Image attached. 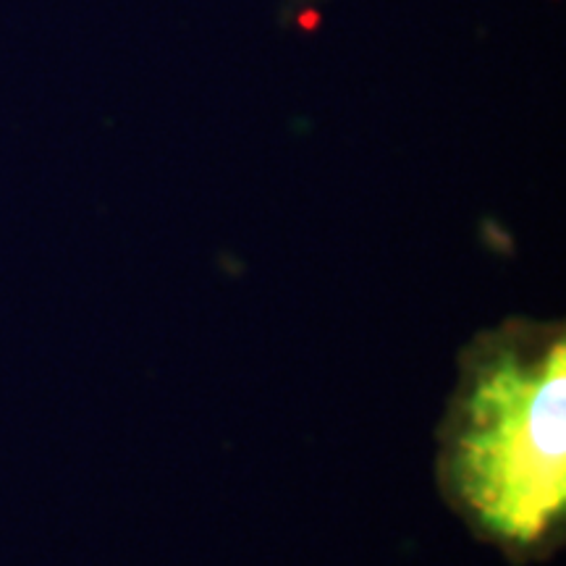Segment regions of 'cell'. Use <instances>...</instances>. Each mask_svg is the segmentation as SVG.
<instances>
[{
	"label": "cell",
	"mask_w": 566,
	"mask_h": 566,
	"mask_svg": "<svg viewBox=\"0 0 566 566\" xmlns=\"http://www.w3.org/2000/svg\"><path fill=\"white\" fill-rule=\"evenodd\" d=\"M296 24H300V30H304V32L321 30L323 13L317 11V9H304V11L300 13V17H296Z\"/></svg>",
	"instance_id": "2"
},
{
	"label": "cell",
	"mask_w": 566,
	"mask_h": 566,
	"mask_svg": "<svg viewBox=\"0 0 566 566\" xmlns=\"http://www.w3.org/2000/svg\"><path fill=\"white\" fill-rule=\"evenodd\" d=\"M446 509L512 564L554 556L566 533V325L512 315L478 331L436 428Z\"/></svg>",
	"instance_id": "1"
}]
</instances>
